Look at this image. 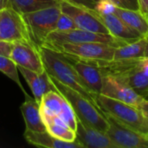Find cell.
<instances>
[{
	"mask_svg": "<svg viewBox=\"0 0 148 148\" xmlns=\"http://www.w3.org/2000/svg\"><path fill=\"white\" fill-rule=\"evenodd\" d=\"M38 51L42 60L43 66L49 75L80 93L90 101L97 105L95 101L96 95L85 85L74 68L60 53L45 46H42Z\"/></svg>",
	"mask_w": 148,
	"mask_h": 148,
	"instance_id": "cell-1",
	"label": "cell"
},
{
	"mask_svg": "<svg viewBox=\"0 0 148 148\" xmlns=\"http://www.w3.org/2000/svg\"><path fill=\"white\" fill-rule=\"evenodd\" d=\"M49 80L56 89L72 107L77 120L85 125L107 133L109 127V121L97 105L90 101L80 93L62 84L53 76L49 75Z\"/></svg>",
	"mask_w": 148,
	"mask_h": 148,
	"instance_id": "cell-2",
	"label": "cell"
},
{
	"mask_svg": "<svg viewBox=\"0 0 148 148\" xmlns=\"http://www.w3.org/2000/svg\"><path fill=\"white\" fill-rule=\"evenodd\" d=\"M95 101L100 109L123 126L137 132L148 133V119L139 108L98 94Z\"/></svg>",
	"mask_w": 148,
	"mask_h": 148,
	"instance_id": "cell-3",
	"label": "cell"
},
{
	"mask_svg": "<svg viewBox=\"0 0 148 148\" xmlns=\"http://www.w3.org/2000/svg\"><path fill=\"white\" fill-rule=\"evenodd\" d=\"M60 13L59 4L21 14L29 39L36 49L44 44L49 34L56 29Z\"/></svg>",
	"mask_w": 148,
	"mask_h": 148,
	"instance_id": "cell-4",
	"label": "cell"
},
{
	"mask_svg": "<svg viewBox=\"0 0 148 148\" xmlns=\"http://www.w3.org/2000/svg\"><path fill=\"white\" fill-rule=\"evenodd\" d=\"M56 52L67 54L78 59L98 63L100 62L113 61L115 48L104 42H82L43 45Z\"/></svg>",
	"mask_w": 148,
	"mask_h": 148,
	"instance_id": "cell-5",
	"label": "cell"
},
{
	"mask_svg": "<svg viewBox=\"0 0 148 148\" xmlns=\"http://www.w3.org/2000/svg\"><path fill=\"white\" fill-rule=\"evenodd\" d=\"M82 42H104L114 47H119L128 43L127 42L117 38L111 34L96 33L77 28L67 31H52L47 36L43 45Z\"/></svg>",
	"mask_w": 148,
	"mask_h": 148,
	"instance_id": "cell-6",
	"label": "cell"
},
{
	"mask_svg": "<svg viewBox=\"0 0 148 148\" xmlns=\"http://www.w3.org/2000/svg\"><path fill=\"white\" fill-rule=\"evenodd\" d=\"M60 9L62 12L68 15L74 21L78 29L96 33L110 34L95 10L81 7L63 0L60 2Z\"/></svg>",
	"mask_w": 148,
	"mask_h": 148,
	"instance_id": "cell-7",
	"label": "cell"
},
{
	"mask_svg": "<svg viewBox=\"0 0 148 148\" xmlns=\"http://www.w3.org/2000/svg\"><path fill=\"white\" fill-rule=\"evenodd\" d=\"M0 41L22 42L33 45L21 14L10 7L0 10Z\"/></svg>",
	"mask_w": 148,
	"mask_h": 148,
	"instance_id": "cell-8",
	"label": "cell"
},
{
	"mask_svg": "<svg viewBox=\"0 0 148 148\" xmlns=\"http://www.w3.org/2000/svg\"><path fill=\"white\" fill-rule=\"evenodd\" d=\"M109 121L107 134L118 148H148V133L134 131L110 115L104 114Z\"/></svg>",
	"mask_w": 148,
	"mask_h": 148,
	"instance_id": "cell-9",
	"label": "cell"
},
{
	"mask_svg": "<svg viewBox=\"0 0 148 148\" xmlns=\"http://www.w3.org/2000/svg\"><path fill=\"white\" fill-rule=\"evenodd\" d=\"M101 94L137 108L145 99L124 82L111 75H103Z\"/></svg>",
	"mask_w": 148,
	"mask_h": 148,
	"instance_id": "cell-10",
	"label": "cell"
},
{
	"mask_svg": "<svg viewBox=\"0 0 148 148\" xmlns=\"http://www.w3.org/2000/svg\"><path fill=\"white\" fill-rule=\"evenodd\" d=\"M60 54L74 68L82 81L94 94H101L103 75L100 68L95 63L86 62L67 54Z\"/></svg>",
	"mask_w": 148,
	"mask_h": 148,
	"instance_id": "cell-11",
	"label": "cell"
},
{
	"mask_svg": "<svg viewBox=\"0 0 148 148\" xmlns=\"http://www.w3.org/2000/svg\"><path fill=\"white\" fill-rule=\"evenodd\" d=\"M10 58L17 66L28 69L37 74L46 70L38 49L30 43L22 42H12Z\"/></svg>",
	"mask_w": 148,
	"mask_h": 148,
	"instance_id": "cell-12",
	"label": "cell"
},
{
	"mask_svg": "<svg viewBox=\"0 0 148 148\" xmlns=\"http://www.w3.org/2000/svg\"><path fill=\"white\" fill-rule=\"evenodd\" d=\"M75 134V141L83 147L118 148L107 133L85 125L79 120H77Z\"/></svg>",
	"mask_w": 148,
	"mask_h": 148,
	"instance_id": "cell-13",
	"label": "cell"
},
{
	"mask_svg": "<svg viewBox=\"0 0 148 148\" xmlns=\"http://www.w3.org/2000/svg\"><path fill=\"white\" fill-rule=\"evenodd\" d=\"M98 13V12H97ZM100 18L108 29L109 33L114 36L124 40L127 42L136 41L142 36L139 31L131 28L128 24H127L121 17H119L114 13L109 14H99Z\"/></svg>",
	"mask_w": 148,
	"mask_h": 148,
	"instance_id": "cell-14",
	"label": "cell"
},
{
	"mask_svg": "<svg viewBox=\"0 0 148 148\" xmlns=\"http://www.w3.org/2000/svg\"><path fill=\"white\" fill-rule=\"evenodd\" d=\"M22 75L29 84L35 100L40 104L44 94L51 90H56L49 80V75L45 70L41 74H37L28 69L17 66Z\"/></svg>",
	"mask_w": 148,
	"mask_h": 148,
	"instance_id": "cell-15",
	"label": "cell"
},
{
	"mask_svg": "<svg viewBox=\"0 0 148 148\" xmlns=\"http://www.w3.org/2000/svg\"><path fill=\"white\" fill-rule=\"evenodd\" d=\"M24 138L26 141L33 146L46 148H82L83 147L77 141L69 142L53 136L48 131L35 132L25 129Z\"/></svg>",
	"mask_w": 148,
	"mask_h": 148,
	"instance_id": "cell-16",
	"label": "cell"
},
{
	"mask_svg": "<svg viewBox=\"0 0 148 148\" xmlns=\"http://www.w3.org/2000/svg\"><path fill=\"white\" fill-rule=\"evenodd\" d=\"M20 110L24 119L26 129L35 132L47 131L42 117L40 104L35 98L30 97L29 95H25V101L21 105Z\"/></svg>",
	"mask_w": 148,
	"mask_h": 148,
	"instance_id": "cell-17",
	"label": "cell"
},
{
	"mask_svg": "<svg viewBox=\"0 0 148 148\" xmlns=\"http://www.w3.org/2000/svg\"><path fill=\"white\" fill-rule=\"evenodd\" d=\"M146 39L145 36L115 48L113 61L140 60L145 57Z\"/></svg>",
	"mask_w": 148,
	"mask_h": 148,
	"instance_id": "cell-18",
	"label": "cell"
},
{
	"mask_svg": "<svg viewBox=\"0 0 148 148\" xmlns=\"http://www.w3.org/2000/svg\"><path fill=\"white\" fill-rule=\"evenodd\" d=\"M114 14L121 17L127 24L139 31L142 36L148 34V21L147 16L139 10H128L116 7Z\"/></svg>",
	"mask_w": 148,
	"mask_h": 148,
	"instance_id": "cell-19",
	"label": "cell"
},
{
	"mask_svg": "<svg viewBox=\"0 0 148 148\" xmlns=\"http://www.w3.org/2000/svg\"><path fill=\"white\" fill-rule=\"evenodd\" d=\"M61 0H9L8 7L19 14H24L38 10L59 5Z\"/></svg>",
	"mask_w": 148,
	"mask_h": 148,
	"instance_id": "cell-20",
	"label": "cell"
},
{
	"mask_svg": "<svg viewBox=\"0 0 148 148\" xmlns=\"http://www.w3.org/2000/svg\"><path fill=\"white\" fill-rule=\"evenodd\" d=\"M65 98L57 91L51 90L43 95L40 107L41 114L49 115H58L62 110Z\"/></svg>",
	"mask_w": 148,
	"mask_h": 148,
	"instance_id": "cell-21",
	"label": "cell"
},
{
	"mask_svg": "<svg viewBox=\"0 0 148 148\" xmlns=\"http://www.w3.org/2000/svg\"><path fill=\"white\" fill-rule=\"evenodd\" d=\"M17 69H18L17 65L10 57L0 56V71L3 74H4L6 76H8L10 79H11L14 82H16L17 84V86L21 88V90L23 91V93L25 96L28 94L26 93L25 89L23 88V87L21 83Z\"/></svg>",
	"mask_w": 148,
	"mask_h": 148,
	"instance_id": "cell-22",
	"label": "cell"
},
{
	"mask_svg": "<svg viewBox=\"0 0 148 148\" xmlns=\"http://www.w3.org/2000/svg\"><path fill=\"white\" fill-rule=\"evenodd\" d=\"M44 124L46 126L47 131L49 134H51L53 136L56 137L57 139L69 141V142L75 141V139H76L75 132L70 129L69 127H62V126L57 125L50 121H45Z\"/></svg>",
	"mask_w": 148,
	"mask_h": 148,
	"instance_id": "cell-23",
	"label": "cell"
},
{
	"mask_svg": "<svg viewBox=\"0 0 148 148\" xmlns=\"http://www.w3.org/2000/svg\"><path fill=\"white\" fill-rule=\"evenodd\" d=\"M58 116L65 122V124L73 131L75 132L76 127H77V118L76 115L72 108V107L69 105V103L66 101L63 102L62 108L61 112L59 113Z\"/></svg>",
	"mask_w": 148,
	"mask_h": 148,
	"instance_id": "cell-24",
	"label": "cell"
},
{
	"mask_svg": "<svg viewBox=\"0 0 148 148\" xmlns=\"http://www.w3.org/2000/svg\"><path fill=\"white\" fill-rule=\"evenodd\" d=\"M77 29L74 21L68 15H66L65 13L61 11L59 17L57 19V22H56V27L55 30L67 31V30H70V29Z\"/></svg>",
	"mask_w": 148,
	"mask_h": 148,
	"instance_id": "cell-25",
	"label": "cell"
},
{
	"mask_svg": "<svg viewBox=\"0 0 148 148\" xmlns=\"http://www.w3.org/2000/svg\"><path fill=\"white\" fill-rule=\"evenodd\" d=\"M116 7L117 6L114 5L109 0H100L96 3L95 7V10L99 14H109V13H114Z\"/></svg>",
	"mask_w": 148,
	"mask_h": 148,
	"instance_id": "cell-26",
	"label": "cell"
},
{
	"mask_svg": "<svg viewBox=\"0 0 148 148\" xmlns=\"http://www.w3.org/2000/svg\"><path fill=\"white\" fill-rule=\"evenodd\" d=\"M114 5L123 9L128 10H139L137 0H109Z\"/></svg>",
	"mask_w": 148,
	"mask_h": 148,
	"instance_id": "cell-27",
	"label": "cell"
},
{
	"mask_svg": "<svg viewBox=\"0 0 148 148\" xmlns=\"http://www.w3.org/2000/svg\"><path fill=\"white\" fill-rule=\"evenodd\" d=\"M63 1H67V2L71 3L73 4H75V5H78L81 7H84L87 9L95 10L96 3L100 0H63Z\"/></svg>",
	"mask_w": 148,
	"mask_h": 148,
	"instance_id": "cell-28",
	"label": "cell"
},
{
	"mask_svg": "<svg viewBox=\"0 0 148 148\" xmlns=\"http://www.w3.org/2000/svg\"><path fill=\"white\" fill-rule=\"evenodd\" d=\"M12 49V42L6 41H0V56L10 57Z\"/></svg>",
	"mask_w": 148,
	"mask_h": 148,
	"instance_id": "cell-29",
	"label": "cell"
},
{
	"mask_svg": "<svg viewBox=\"0 0 148 148\" xmlns=\"http://www.w3.org/2000/svg\"><path fill=\"white\" fill-rule=\"evenodd\" d=\"M139 5V10L147 15L148 12V0H137Z\"/></svg>",
	"mask_w": 148,
	"mask_h": 148,
	"instance_id": "cell-30",
	"label": "cell"
},
{
	"mask_svg": "<svg viewBox=\"0 0 148 148\" xmlns=\"http://www.w3.org/2000/svg\"><path fill=\"white\" fill-rule=\"evenodd\" d=\"M140 68H141L142 71L144 72V74L148 76V59H143L142 60Z\"/></svg>",
	"mask_w": 148,
	"mask_h": 148,
	"instance_id": "cell-31",
	"label": "cell"
},
{
	"mask_svg": "<svg viewBox=\"0 0 148 148\" xmlns=\"http://www.w3.org/2000/svg\"><path fill=\"white\" fill-rule=\"evenodd\" d=\"M140 110H141L142 112H148V100L147 99H144L142 101V102L140 103V105L138 108Z\"/></svg>",
	"mask_w": 148,
	"mask_h": 148,
	"instance_id": "cell-32",
	"label": "cell"
},
{
	"mask_svg": "<svg viewBox=\"0 0 148 148\" xmlns=\"http://www.w3.org/2000/svg\"><path fill=\"white\" fill-rule=\"evenodd\" d=\"M146 39V48H145V57L144 59H148V34L144 36Z\"/></svg>",
	"mask_w": 148,
	"mask_h": 148,
	"instance_id": "cell-33",
	"label": "cell"
},
{
	"mask_svg": "<svg viewBox=\"0 0 148 148\" xmlns=\"http://www.w3.org/2000/svg\"><path fill=\"white\" fill-rule=\"evenodd\" d=\"M9 4V0H0V10L7 8Z\"/></svg>",
	"mask_w": 148,
	"mask_h": 148,
	"instance_id": "cell-34",
	"label": "cell"
},
{
	"mask_svg": "<svg viewBox=\"0 0 148 148\" xmlns=\"http://www.w3.org/2000/svg\"><path fill=\"white\" fill-rule=\"evenodd\" d=\"M143 114H145V116L148 119V112H143Z\"/></svg>",
	"mask_w": 148,
	"mask_h": 148,
	"instance_id": "cell-35",
	"label": "cell"
},
{
	"mask_svg": "<svg viewBox=\"0 0 148 148\" xmlns=\"http://www.w3.org/2000/svg\"><path fill=\"white\" fill-rule=\"evenodd\" d=\"M144 98H145V99H147V100H148V94H147V95H146L144 96Z\"/></svg>",
	"mask_w": 148,
	"mask_h": 148,
	"instance_id": "cell-36",
	"label": "cell"
},
{
	"mask_svg": "<svg viewBox=\"0 0 148 148\" xmlns=\"http://www.w3.org/2000/svg\"><path fill=\"white\" fill-rule=\"evenodd\" d=\"M146 16H147V21H148V12H147V14Z\"/></svg>",
	"mask_w": 148,
	"mask_h": 148,
	"instance_id": "cell-37",
	"label": "cell"
}]
</instances>
